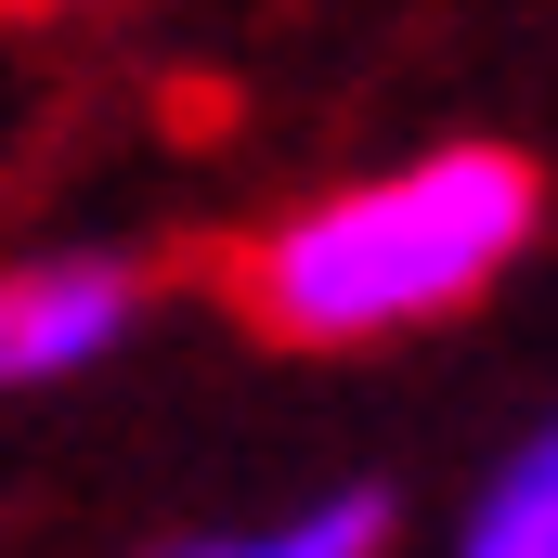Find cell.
Returning a JSON list of instances; mask_svg holds the SVG:
<instances>
[{
    "label": "cell",
    "instance_id": "3",
    "mask_svg": "<svg viewBox=\"0 0 558 558\" xmlns=\"http://www.w3.org/2000/svg\"><path fill=\"white\" fill-rule=\"evenodd\" d=\"M377 546H390V494L338 481V494H312V507H286V520L195 533V546H169V558H377Z\"/></svg>",
    "mask_w": 558,
    "mask_h": 558
},
{
    "label": "cell",
    "instance_id": "4",
    "mask_svg": "<svg viewBox=\"0 0 558 558\" xmlns=\"http://www.w3.org/2000/svg\"><path fill=\"white\" fill-rule=\"evenodd\" d=\"M454 558H558V416L481 481V507H468V533Z\"/></svg>",
    "mask_w": 558,
    "mask_h": 558
},
{
    "label": "cell",
    "instance_id": "1",
    "mask_svg": "<svg viewBox=\"0 0 558 558\" xmlns=\"http://www.w3.org/2000/svg\"><path fill=\"white\" fill-rule=\"evenodd\" d=\"M533 234H546V169L520 143L454 131L260 208L234 234L221 286L274 351H390V338L481 312L533 260Z\"/></svg>",
    "mask_w": 558,
    "mask_h": 558
},
{
    "label": "cell",
    "instance_id": "2",
    "mask_svg": "<svg viewBox=\"0 0 558 558\" xmlns=\"http://www.w3.org/2000/svg\"><path fill=\"white\" fill-rule=\"evenodd\" d=\"M143 312H156V274L131 247H92V234L13 247L0 260V390H65V377L118 364L143 338Z\"/></svg>",
    "mask_w": 558,
    "mask_h": 558
}]
</instances>
